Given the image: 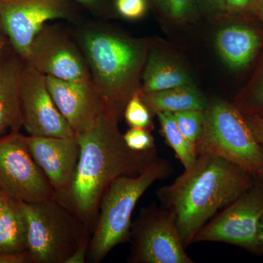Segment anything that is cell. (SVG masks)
Here are the masks:
<instances>
[{"label": "cell", "mask_w": 263, "mask_h": 263, "mask_svg": "<svg viewBox=\"0 0 263 263\" xmlns=\"http://www.w3.org/2000/svg\"><path fill=\"white\" fill-rule=\"evenodd\" d=\"M197 155L220 157L238 164L256 177H263V148L235 105L224 101L209 103L203 127L195 146Z\"/></svg>", "instance_id": "cell-6"}, {"label": "cell", "mask_w": 263, "mask_h": 263, "mask_svg": "<svg viewBox=\"0 0 263 263\" xmlns=\"http://www.w3.org/2000/svg\"><path fill=\"white\" fill-rule=\"evenodd\" d=\"M167 13L176 21H184L197 14V0H167Z\"/></svg>", "instance_id": "cell-25"}, {"label": "cell", "mask_w": 263, "mask_h": 263, "mask_svg": "<svg viewBox=\"0 0 263 263\" xmlns=\"http://www.w3.org/2000/svg\"><path fill=\"white\" fill-rule=\"evenodd\" d=\"M142 93L155 92L192 84L187 72L157 51L148 56L143 70Z\"/></svg>", "instance_id": "cell-18"}, {"label": "cell", "mask_w": 263, "mask_h": 263, "mask_svg": "<svg viewBox=\"0 0 263 263\" xmlns=\"http://www.w3.org/2000/svg\"><path fill=\"white\" fill-rule=\"evenodd\" d=\"M76 1L89 8H96L100 3V0H76Z\"/></svg>", "instance_id": "cell-33"}, {"label": "cell", "mask_w": 263, "mask_h": 263, "mask_svg": "<svg viewBox=\"0 0 263 263\" xmlns=\"http://www.w3.org/2000/svg\"><path fill=\"white\" fill-rule=\"evenodd\" d=\"M4 33L0 29V53L5 49L6 46V38L5 37Z\"/></svg>", "instance_id": "cell-36"}, {"label": "cell", "mask_w": 263, "mask_h": 263, "mask_svg": "<svg viewBox=\"0 0 263 263\" xmlns=\"http://www.w3.org/2000/svg\"><path fill=\"white\" fill-rule=\"evenodd\" d=\"M25 62L43 75L89 84L91 74L84 53L58 29L45 25L33 41Z\"/></svg>", "instance_id": "cell-11"}, {"label": "cell", "mask_w": 263, "mask_h": 263, "mask_svg": "<svg viewBox=\"0 0 263 263\" xmlns=\"http://www.w3.org/2000/svg\"><path fill=\"white\" fill-rule=\"evenodd\" d=\"M24 66L18 59L0 60V137L22 127L21 81Z\"/></svg>", "instance_id": "cell-15"}, {"label": "cell", "mask_w": 263, "mask_h": 263, "mask_svg": "<svg viewBox=\"0 0 263 263\" xmlns=\"http://www.w3.org/2000/svg\"><path fill=\"white\" fill-rule=\"evenodd\" d=\"M256 176L238 164L211 155H198L191 167L157 192L164 209L176 219L185 247L221 209L236 200Z\"/></svg>", "instance_id": "cell-2"}, {"label": "cell", "mask_w": 263, "mask_h": 263, "mask_svg": "<svg viewBox=\"0 0 263 263\" xmlns=\"http://www.w3.org/2000/svg\"><path fill=\"white\" fill-rule=\"evenodd\" d=\"M139 90L132 96L126 105L124 110V119L130 127L150 129L153 127L152 114L142 100Z\"/></svg>", "instance_id": "cell-23"}, {"label": "cell", "mask_w": 263, "mask_h": 263, "mask_svg": "<svg viewBox=\"0 0 263 263\" xmlns=\"http://www.w3.org/2000/svg\"><path fill=\"white\" fill-rule=\"evenodd\" d=\"M173 114L179 130L195 148L203 127L204 110H183Z\"/></svg>", "instance_id": "cell-22"}, {"label": "cell", "mask_w": 263, "mask_h": 263, "mask_svg": "<svg viewBox=\"0 0 263 263\" xmlns=\"http://www.w3.org/2000/svg\"><path fill=\"white\" fill-rule=\"evenodd\" d=\"M0 263H30L28 252H0Z\"/></svg>", "instance_id": "cell-29"}, {"label": "cell", "mask_w": 263, "mask_h": 263, "mask_svg": "<svg viewBox=\"0 0 263 263\" xmlns=\"http://www.w3.org/2000/svg\"><path fill=\"white\" fill-rule=\"evenodd\" d=\"M80 41L95 91L102 103L120 117L129 99L140 89L145 48L133 40L96 28L84 31Z\"/></svg>", "instance_id": "cell-3"}, {"label": "cell", "mask_w": 263, "mask_h": 263, "mask_svg": "<svg viewBox=\"0 0 263 263\" xmlns=\"http://www.w3.org/2000/svg\"><path fill=\"white\" fill-rule=\"evenodd\" d=\"M257 242H258L259 252L263 254V216L259 221L258 232H257Z\"/></svg>", "instance_id": "cell-32"}, {"label": "cell", "mask_w": 263, "mask_h": 263, "mask_svg": "<svg viewBox=\"0 0 263 263\" xmlns=\"http://www.w3.org/2000/svg\"><path fill=\"white\" fill-rule=\"evenodd\" d=\"M25 140L33 159L49 181L56 196L65 193L79 162L81 148L77 137L25 136Z\"/></svg>", "instance_id": "cell-13"}, {"label": "cell", "mask_w": 263, "mask_h": 263, "mask_svg": "<svg viewBox=\"0 0 263 263\" xmlns=\"http://www.w3.org/2000/svg\"><path fill=\"white\" fill-rule=\"evenodd\" d=\"M257 10H259L263 21V0H259L258 9Z\"/></svg>", "instance_id": "cell-37"}, {"label": "cell", "mask_w": 263, "mask_h": 263, "mask_svg": "<svg viewBox=\"0 0 263 263\" xmlns=\"http://www.w3.org/2000/svg\"><path fill=\"white\" fill-rule=\"evenodd\" d=\"M199 1L208 9L213 11L223 12L227 10L224 0H197V3Z\"/></svg>", "instance_id": "cell-31"}, {"label": "cell", "mask_w": 263, "mask_h": 263, "mask_svg": "<svg viewBox=\"0 0 263 263\" xmlns=\"http://www.w3.org/2000/svg\"><path fill=\"white\" fill-rule=\"evenodd\" d=\"M157 115L160 121L161 132L167 145L174 151L185 169L191 167L197 158L196 149L179 130L174 114L162 112Z\"/></svg>", "instance_id": "cell-20"}, {"label": "cell", "mask_w": 263, "mask_h": 263, "mask_svg": "<svg viewBox=\"0 0 263 263\" xmlns=\"http://www.w3.org/2000/svg\"><path fill=\"white\" fill-rule=\"evenodd\" d=\"M0 190L19 202L34 203L56 194L19 131L0 137Z\"/></svg>", "instance_id": "cell-9"}, {"label": "cell", "mask_w": 263, "mask_h": 263, "mask_svg": "<svg viewBox=\"0 0 263 263\" xmlns=\"http://www.w3.org/2000/svg\"><path fill=\"white\" fill-rule=\"evenodd\" d=\"M19 202L27 224L30 263H66L90 235L86 224L57 199Z\"/></svg>", "instance_id": "cell-5"}, {"label": "cell", "mask_w": 263, "mask_h": 263, "mask_svg": "<svg viewBox=\"0 0 263 263\" xmlns=\"http://www.w3.org/2000/svg\"><path fill=\"white\" fill-rule=\"evenodd\" d=\"M119 119L114 110L103 105L95 127L76 135L81 149L75 174L65 193L55 197L90 231L110 183L119 176H138L157 157L156 148L146 152L129 149L118 127Z\"/></svg>", "instance_id": "cell-1"}, {"label": "cell", "mask_w": 263, "mask_h": 263, "mask_svg": "<svg viewBox=\"0 0 263 263\" xmlns=\"http://www.w3.org/2000/svg\"><path fill=\"white\" fill-rule=\"evenodd\" d=\"M172 173L168 161L157 157L138 176H119L110 183L102 197L90 238V262H102L112 249L130 239L132 214L137 202L154 183Z\"/></svg>", "instance_id": "cell-4"}, {"label": "cell", "mask_w": 263, "mask_h": 263, "mask_svg": "<svg viewBox=\"0 0 263 263\" xmlns=\"http://www.w3.org/2000/svg\"><path fill=\"white\" fill-rule=\"evenodd\" d=\"M245 117L256 140L259 144L263 146V118L248 116Z\"/></svg>", "instance_id": "cell-30"}, {"label": "cell", "mask_w": 263, "mask_h": 263, "mask_svg": "<svg viewBox=\"0 0 263 263\" xmlns=\"http://www.w3.org/2000/svg\"><path fill=\"white\" fill-rule=\"evenodd\" d=\"M10 199V197H8L4 192L0 190V214L3 212V209H4L5 205Z\"/></svg>", "instance_id": "cell-34"}, {"label": "cell", "mask_w": 263, "mask_h": 263, "mask_svg": "<svg viewBox=\"0 0 263 263\" xmlns=\"http://www.w3.org/2000/svg\"><path fill=\"white\" fill-rule=\"evenodd\" d=\"M124 142L129 149L136 152H146L155 148V140L149 129L131 127L123 135Z\"/></svg>", "instance_id": "cell-24"}, {"label": "cell", "mask_w": 263, "mask_h": 263, "mask_svg": "<svg viewBox=\"0 0 263 263\" xmlns=\"http://www.w3.org/2000/svg\"><path fill=\"white\" fill-rule=\"evenodd\" d=\"M216 46L227 65L233 69H242L253 61L260 48L261 41L254 29L233 24L218 32Z\"/></svg>", "instance_id": "cell-16"}, {"label": "cell", "mask_w": 263, "mask_h": 263, "mask_svg": "<svg viewBox=\"0 0 263 263\" xmlns=\"http://www.w3.org/2000/svg\"><path fill=\"white\" fill-rule=\"evenodd\" d=\"M263 216V180L253 183L197 233L193 243L221 242L260 254L257 232Z\"/></svg>", "instance_id": "cell-8"}, {"label": "cell", "mask_w": 263, "mask_h": 263, "mask_svg": "<svg viewBox=\"0 0 263 263\" xmlns=\"http://www.w3.org/2000/svg\"><path fill=\"white\" fill-rule=\"evenodd\" d=\"M235 106L245 116L263 118V60L253 79L240 95Z\"/></svg>", "instance_id": "cell-21"}, {"label": "cell", "mask_w": 263, "mask_h": 263, "mask_svg": "<svg viewBox=\"0 0 263 263\" xmlns=\"http://www.w3.org/2000/svg\"><path fill=\"white\" fill-rule=\"evenodd\" d=\"M90 235L84 238L66 263H85L89 253Z\"/></svg>", "instance_id": "cell-28"}, {"label": "cell", "mask_w": 263, "mask_h": 263, "mask_svg": "<svg viewBox=\"0 0 263 263\" xmlns=\"http://www.w3.org/2000/svg\"><path fill=\"white\" fill-rule=\"evenodd\" d=\"M27 234L20 202L10 198L0 214V252L27 251Z\"/></svg>", "instance_id": "cell-19"}, {"label": "cell", "mask_w": 263, "mask_h": 263, "mask_svg": "<svg viewBox=\"0 0 263 263\" xmlns=\"http://www.w3.org/2000/svg\"><path fill=\"white\" fill-rule=\"evenodd\" d=\"M118 13L124 18L136 20L146 13V0H116Z\"/></svg>", "instance_id": "cell-26"}, {"label": "cell", "mask_w": 263, "mask_h": 263, "mask_svg": "<svg viewBox=\"0 0 263 263\" xmlns=\"http://www.w3.org/2000/svg\"><path fill=\"white\" fill-rule=\"evenodd\" d=\"M159 9L164 13H167V0H153Z\"/></svg>", "instance_id": "cell-35"}, {"label": "cell", "mask_w": 263, "mask_h": 263, "mask_svg": "<svg viewBox=\"0 0 263 263\" xmlns=\"http://www.w3.org/2000/svg\"><path fill=\"white\" fill-rule=\"evenodd\" d=\"M139 92L151 114L204 110L209 105L206 98L192 84L150 93H142L139 90Z\"/></svg>", "instance_id": "cell-17"}, {"label": "cell", "mask_w": 263, "mask_h": 263, "mask_svg": "<svg viewBox=\"0 0 263 263\" xmlns=\"http://www.w3.org/2000/svg\"><path fill=\"white\" fill-rule=\"evenodd\" d=\"M46 84L57 108L76 135L95 127L103 103L92 83L79 84L46 76Z\"/></svg>", "instance_id": "cell-14"}, {"label": "cell", "mask_w": 263, "mask_h": 263, "mask_svg": "<svg viewBox=\"0 0 263 263\" xmlns=\"http://www.w3.org/2000/svg\"><path fill=\"white\" fill-rule=\"evenodd\" d=\"M70 17L67 0H0V29L24 62L46 22Z\"/></svg>", "instance_id": "cell-10"}, {"label": "cell", "mask_w": 263, "mask_h": 263, "mask_svg": "<svg viewBox=\"0 0 263 263\" xmlns=\"http://www.w3.org/2000/svg\"><path fill=\"white\" fill-rule=\"evenodd\" d=\"M129 262L194 263L185 249L174 216L166 209H142L131 226Z\"/></svg>", "instance_id": "cell-7"}, {"label": "cell", "mask_w": 263, "mask_h": 263, "mask_svg": "<svg viewBox=\"0 0 263 263\" xmlns=\"http://www.w3.org/2000/svg\"><path fill=\"white\" fill-rule=\"evenodd\" d=\"M262 148H263V146H262ZM262 179V180H263V177H262V179Z\"/></svg>", "instance_id": "cell-38"}, {"label": "cell", "mask_w": 263, "mask_h": 263, "mask_svg": "<svg viewBox=\"0 0 263 263\" xmlns=\"http://www.w3.org/2000/svg\"><path fill=\"white\" fill-rule=\"evenodd\" d=\"M22 127L29 136L72 138L76 134L53 101L46 76L28 64L21 81Z\"/></svg>", "instance_id": "cell-12"}, {"label": "cell", "mask_w": 263, "mask_h": 263, "mask_svg": "<svg viewBox=\"0 0 263 263\" xmlns=\"http://www.w3.org/2000/svg\"><path fill=\"white\" fill-rule=\"evenodd\" d=\"M227 10L247 14L258 9L259 0H224Z\"/></svg>", "instance_id": "cell-27"}]
</instances>
